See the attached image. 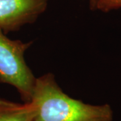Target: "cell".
Instances as JSON below:
<instances>
[{
	"label": "cell",
	"instance_id": "cell-1",
	"mask_svg": "<svg viewBox=\"0 0 121 121\" xmlns=\"http://www.w3.org/2000/svg\"><path fill=\"white\" fill-rule=\"evenodd\" d=\"M30 102L34 121H112L108 104L92 105L74 99L60 89L52 73L36 78Z\"/></svg>",
	"mask_w": 121,
	"mask_h": 121
},
{
	"label": "cell",
	"instance_id": "cell-5",
	"mask_svg": "<svg viewBox=\"0 0 121 121\" xmlns=\"http://www.w3.org/2000/svg\"><path fill=\"white\" fill-rule=\"evenodd\" d=\"M91 8L108 12L121 8V0H90Z\"/></svg>",
	"mask_w": 121,
	"mask_h": 121
},
{
	"label": "cell",
	"instance_id": "cell-4",
	"mask_svg": "<svg viewBox=\"0 0 121 121\" xmlns=\"http://www.w3.org/2000/svg\"><path fill=\"white\" fill-rule=\"evenodd\" d=\"M35 117L32 102L19 104L0 98V121H34Z\"/></svg>",
	"mask_w": 121,
	"mask_h": 121
},
{
	"label": "cell",
	"instance_id": "cell-3",
	"mask_svg": "<svg viewBox=\"0 0 121 121\" xmlns=\"http://www.w3.org/2000/svg\"><path fill=\"white\" fill-rule=\"evenodd\" d=\"M47 4L48 0H0V28L7 33L33 23Z\"/></svg>",
	"mask_w": 121,
	"mask_h": 121
},
{
	"label": "cell",
	"instance_id": "cell-2",
	"mask_svg": "<svg viewBox=\"0 0 121 121\" xmlns=\"http://www.w3.org/2000/svg\"><path fill=\"white\" fill-rule=\"evenodd\" d=\"M31 44L9 39L0 28V83L14 87L26 103L31 101L36 79L24 58Z\"/></svg>",
	"mask_w": 121,
	"mask_h": 121
}]
</instances>
